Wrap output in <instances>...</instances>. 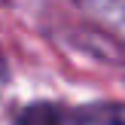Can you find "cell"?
<instances>
[{
  "label": "cell",
  "mask_w": 125,
  "mask_h": 125,
  "mask_svg": "<svg viewBox=\"0 0 125 125\" xmlns=\"http://www.w3.org/2000/svg\"><path fill=\"white\" fill-rule=\"evenodd\" d=\"M18 125H89V113L55 101H37L18 113Z\"/></svg>",
  "instance_id": "cell-2"
},
{
  "label": "cell",
  "mask_w": 125,
  "mask_h": 125,
  "mask_svg": "<svg viewBox=\"0 0 125 125\" xmlns=\"http://www.w3.org/2000/svg\"><path fill=\"white\" fill-rule=\"evenodd\" d=\"M58 40L64 46L76 49L83 55L101 61H113V64H125V40H116L107 31L92 28V24H70V28H58Z\"/></svg>",
  "instance_id": "cell-1"
},
{
  "label": "cell",
  "mask_w": 125,
  "mask_h": 125,
  "mask_svg": "<svg viewBox=\"0 0 125 125\" xmlns=\"http://www.w3.org/2000/svg\"><path fill=\"white\" fill-rule=\"evenodd\" d=\"M92 119H98L101 125H125V101H122V104L98 107L95 113H92Z\"/></svg>",
  "instance_id": "cell-4"
},
{
  "label": "cell",
  "mask_w": 125,
  "mask_h": 125,
  "mask_svg": "<svg viewBox=\"0 0 125 125\" xmlns=\"http://www.w3.org/2000/svg\"><path fill=\"white\" fill-rule=\"evenodd\" d=\"M83 6L125 34V0H83Z\"/></svg>",
  "instance_id": "cell-3"
}]
</instances>
